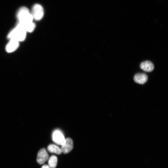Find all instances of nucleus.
Returning <instances> with one entry per match:
<instances>
[{"mask_svg": "<svg viewBox=\"0 0 168 168\" xmlns=\"http://www.w3.org/2000/svg\"><path fill=\"white\" fill-rule=\"evenodd\" d=\"M41 168H51V167L49 165H44Z\"/></svg>", "mask_w": 168, "mask_h": 168, "instance_id": "obj_12", "label": "nucleus"}, {"mask_svg": "<svg viewBox=\"0 0 168 168\" xmlns=\"http://www.w3.org/2000/svg\"><path fill=\"white\" fill-rule=\"evenodd\" d=\"M31 13L34 19L37 21L40 20L43 16L44 9L41 5L36 4L33 6Z\"/></svg>", "mask_w": 168, "mask_h": 168, "instance_id": "obj_3", "label": "nucleus"}, {"mask_svg": "<svg viewBox=\"0 0 168 168\" xmlns=\"http://www.w3.org/2000/svg\"><path fill=\"white\" fill-rule=\"evenodd\" d=\"M48 160V165L51 168H55L56 167L58 161L56 156L55 155H52L49 158Z\"/></svg>", "mask_w": 168, "mask_h": 168, "instance_id": "obj_11", "label": "nucleus"}, {"mask_svg": "<svg viewBox=\"0 0 168 168\" xmlns=\"http://www.w3.org/2000/svg\"><path fill=\"white\" fill-rule=\"evenodd\" d=\"M49 152L51 153H54L57 154H60L62 152V150L54 144H50L47 147Z\"/></svg>", "mask_w": 168, "mask_h": 168, "instance_id": "obj_10", "label": "nucleus"}, {"mask_svg": "<svg viewBox=\"0 0 168 168\" xmlns=\"http://www.w3.org/2000/svg\"><path fill=\"white\" fill-rule=\"evenodd\" d=\"M53 141L58 145H62L64 142L65 139L62 133L59 130H56L53 133Z\"/></svg>", "mask_w": 168, "mask_h": 168, "instance_id": "obj_5", "label": "nucleus"}, {"mask_svg": "<svg viewBox=\"0 0 168 168\" xmlns=\"http://www.w3.org/2000/svg\"><path fill=\"white\" fill-rule=\"evenodd\" d=\"M26 31L19 24L12 30L8 35L9 40H16L19 42L25 40L26 35Z\"/></svg>", "mask_w": 168, "mask_h": 168, "instance_id": "obj_2", "label": "nucleus"}, {"mask_svg": "<svg viewBox=\"0 0 168 168\" xmlns=\"http://www.w3.org/2000/svg\"><path fill=\"white\" fill-rule=\"evenodd\" d=\"M147 75L143 73H139L136 74L134 76V81L139 84H144L147 80Z\"/></svg>", "mask_w": 168, "mask_h": 168, "instance_id": "obj_8", "label": "nucleus"}, {"mask_svg": "<svg viewBox=\"0 0 168 168\" xmlns=\"http://www.w3.org/2000/svg\"><path fill=\"white\" fill-rule=\"evenodd\" d=\"M141 68L147 72H151L154 69V66L151 62L146 61L142 62L140 65Z\"/></svg>", "mask_w": 168, "mask_h": 168, "instance_id": "obj_9", "label": "nucleus"}, {"mask_svg": "<svg viewBox=\"0 0 168 168\" xmlns=\"http://www.w3.org/2000/svg\"><path fill=\"white\" fill-rule=\"evenodd\" d=\"M73 142L72 139L70 138L65 139L64 143L61 145V149L62 152L66 154L70 152L73 149Z\"/></svg>", "mask_w": 168, "mask_h": 168, "instance_id": "obj_6", "label": "nucleus"}, {"mask_svg": "<svg viewBox=\"0 0 168 168\" xmlns=\"http://www.w3.org/2000/svg\"><path fill=\"white\" fill-rule=\"evenodd\" d=\"M9 40L6 46L5 49L7 52L10 53L17 49L19 47V42L15 40Z\"/></svg>", "mask_w": 168, "mask_h": 168, "instance_id": "obj_7", "label": "nucleus"}, {"mask_svg": "<svg viewBox=\"0 0 168 168\" xmlns=\"http://www.w3.org/2000/svg\"><path fill=\"white\" fill-rule=\"evenodd\" d=\"M49 158V156L46 150L42 148L39 151L37 156V161L39 164L44 163Z\"/></svg>", "mask_w": 168, "mask_h": 168, "instance_id": "obj_4", "label": "nucleus"}, {"mask_svg": "<svg viewBox=\"0 0 168 168\" xmlns=\"http://www.w3.org/2000/svg\"><path fill=\"white\" fill-rule=\"evenodd\" d=\"M18 23L22 26H24L33 22V18L28 9L22 7L18 11L17 14Z\"/></svg>", "mask_w": 168, "mask_h": 168, "instance_id": "obj_1", "label": "nucleus"}]
</instances>
